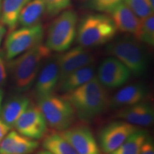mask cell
Instances as JSON below:
<instances>
[{"label": "cell", "instance_id": "obj_4", "mask_svg": "<svg viewBox=\"0 0 154 154\" xmlns=\"http://www.w3.org/2000/svg\"><path fill=\"white\" fill-rule=\"evenodd\" d=\"M106 52L124 63L135 76H141L147 70V53L137 38H118L107 46Z\"/></svg>", "mask_w": 154, "mask_h": 154}, {"label": "cell", "instance_id": "obj_31", "mask_svg": "<svg viewBox=\"0 0 154 154\" xmlns=\"http://www.w3.org/2000/svg\"><path fill=\"white\" fill-rule=\"evenodd\" d=\"M6 33V28L2 24H0V45H1L2 38Z\"/></svg>", "mask_w": 154, "mask_h": 154}, {"label": "cell", "instance_id": "obj_29", "mask_svg": "<svg viewBox=\"0 0 154 154\" xmlns=\"http://www.w3.org/2000/svg\"><path fill=\"white\" fill-rule=\"evenodd\" d=\"M7 66L4 58L0 55V87L4 85L7 79Z\"/></svg>", "mask_w": 154, "mask_h": 154}, {"label": "cell", "instance_id": "obj_5", "mask_svg": "<svg viewBox=\"0 0 154 154\" xmlns=\"http://www.w3.org/2000/svg\"><path fill=\"white\" fill-rule=\"evenodd\" d=\"M78 16L74 10H64L50 25L45 45L50 51L63 52L70 48L76 35Z\"/></svg>", "mask_w": 154, "mask_h": 154}, {"label": "cell", "instance_id": "obj_8", "mask_svg": "<svg viewBox=\"0 0 154 154\" xmlns=\"http://www.w3.org/2000/svg\"><path fill=\"white\" fill-rule=\"evenodd\" d=\"M137 129L136 126L125 121H115L109 123L101 128L99 134L101 150L105 154H110Z\"/></svg>", "mask_w": 154, "mask_h": 154}, {"label": "cell", "instance_id": "obj_16", "mask_svg": "<svg viewBox=\"0 0 154 154\" xmlns=\"http://www.w3.org/2000/svg\"><path fill=\"white\" fill-rule=\"evenodd\" d=\"M116 27L124 33H129L136 36L139 29L141 19L138 18L134 11L124 2L108 12Z\"/></svg>", "mask_w": 154, "mask_h": 154}, {"label": "cell", "instance_id": "obj_35", "mask_svg": "<svg viewBox=\"0 0 154 154\" xmlns=\"http://www.w3.org/2000/svg\"><path fill=\"white\" fill-rule=\"evenodd\" d=\"M150 2H151V5L152 6V7L154 8V0H150Z\"/></svg>", "mask_w": 154, "mask_h": 154}, {"label": "cell", "instance_id": "obj_28", "mask_svg": "<svg viewBox=\"0 0 154 154\" xmlns=\"http://www.w3.org/2000/svg\"><path fill=\"white\" fill-rule=\"evenodd\" d=\"M139 154H154V146L151 138L148 136L140 149Z\"/></svg>", "mask_w": 154, "mask_h": 154}, {"label": "cell", "instance_id": "obj_18", "mask_svg": "<svg viewBox=\"0 0 154 154\" xmlns=\"http://www.w3.org/2000/svg\"><path fill=\"white\" fill-rule=\"evenodd\" d=\"M30 103L29 99L24 95L11 98L3 106L0 113V120L11 129L17 119L26 110Z\"/></svg>", "mask_w": 154, "mask_h": 154}, {"label": "cell", "instance_id": "obj_32", "mask_svg": "<svg viewBox=\"0 0 154 154\" xmlns=\"http://www.w3.org/2000/svg\"><path fill=\"white\" fill-rule=\"evenodd\" d=\"M36 154H52L51 153V152H49V151H47V150H42V151H39L38 152H37V153Z\"/></svg>", "mask_w": 154, "mask_h": 154}, {"label": "cell", "instance_id": "obj_25", "mask_svg": "<svg viewBox=\"0 0 154 154\" xmlns=\"http://www.w3.org/2000/svg\"><path fill=\"white\" fill-rule=\"evenodd\" d=\"M124 2L140 19L153 14L154 8L152 7L150 0H124Z\"/></svg>", "mask_w": 154, "mask_h": 154}, {"label": "cell", "instance_id": "obj_15", "mask_svg": "<svg viewBox=\"0 0 154 154\" xmlns=\"http://www.w3.org/2000/svg\"><path fill=\"white\" fill-rule=\"evenodd\" d=\"M38 145L37 140L11 131L7 133L0 143V154H31Z\"/></svg>", "mask_w": 154, "mask_h": 154}, {"label": "cell", "instance_id": "obj_33", "mask_svg": "<svg viewBox=\"0 0 154 154\" xmlns=\"http://www.w3.org/2000/svg\"><path fill=\"white\" fill-rule=\"evenodd\" d=\"M2 97H3V92H2V90L0 88V109H1V105H2Z\"/></svg>", "mask_w": 154, "mask_h": 154}, {"label": "cell", "instance_id": "obj_26", "mask_svg": "<svg viewBox=\"0 0 154 154\" xmlns=\"http://www.w3.org/2000/svg\"><path fill=\"white\" fill-rule=\"evenodd\" d=\"M46 7V13L50 16L59 14L66 10L72 3V0H41Z\"/></svg>", "mask_w": 154, "mask_h": 154}, {"label": "cell", "instance_id": "obj_12", "mask_svg": "<svg viewBox=\"0 0 154 154\" xmlns=\"http://www.w3.org/2000/svg\"><path fill=\"white\" fill-rule=\"evenodd\" d=\"M94 60V56L86 48L81 46L73 48L62 54H58L59 83L77 69L93 64Z\"/></svg>", "mask_w": 154, "mask_h": 154}, {"label": "cell", "instance_id": "obj_6", "mask_svg": "<svg viewBox=\"0 0 154 154\" xmlns=\"http://www.w3.org/2000/svg\"><path fill=\"white\" fill-rule=\"evenodd\" d=\"M37 106L47 125L59 131L72 126L76 113L71 103L63 96L54 94L38 99Z\"/></svg>", "mask_w": 154, "mask_h": 154}, {"label": "cell", "instance_id": "obj_14", "mask_svg": "<svg viewBox=\"0 0 154 154\" xmlns=\"http://www.w3.org/2000/svg\"><path fill=\"white\" fill-rule=\"evenodd\" d=\"M116 117L134 126H148L153 123V106L149 102L143 101L129 106L123 107L117 112Z\"/></svg>", "mask_w": 154, "mask_h": 154}, {"label": "cell", "instance_id": "obj_1", "mask_svg": "<svg viewBox=\"0 0 154 154\" xmlns=\"http://www.w3.org/2000/svg\"><path fill=\"white\" fill-rule=\"evenodd\" d=\"M63 97L74 108L76 116L85 121L104 112L110 102L107 91L96 76Z\"/></svg>", "mask_w": 154, "mask_h": 154}, {"label": "cell", "instance_id": "obj_11", "mask_svg": "<svg viewBox=\"0 0 154 154\" xmlns=\"http://www.w3.org/2000/svg\"><path fill=\"white\" fill-rule=\"evenodd\" d=\"M78 154H101L100 148L88 126L79 125L59 133Z\"/></svg>", "mask_w": 154, "mask_h": 154}, {"label": "cell", "instance_id": "obj_2", "mask_svg": "<svg viewBox=\"0 0 154 154\" xmlns=\"http://www.w3.org/2000/svg\"><path fill=\"white\" fill-rule=\"evenodd\" d=\"M50 54L51 51L47 46L40 43L19 57L11 59L9 69L18 91H24L31 87L44 61Z\"/></svg>", "mask_w": 154, "mask_h": 154}, {"label": "cell", "instance_id": "obj_20", "mask_svg": "<svg viewBox=\"0 0 154 154\" xmlns=\"http://www.w3.org/2000/svg\"><path fill=\"white\" fill-rule=\"evenodd\" d=\"M30 1L32 0H2L0 17L2 24L10 31L15 29L21 11Z\"/></svg>", "mask_w": 154, "mask_h": 154}, {"label": "cell", "instance_id": "obj_34", "mask_svg": "<svg viewBox=\"0 0 154 154\" xmlns=\"http://www.w3.org/2000/svg\"><path fill=\"white\" fill-rule=\"evenodd\" d=\"M2 0H0V17H1L2 13Z\"/></svg>", "mask_w": 154, "mask_h": 154}, {"label": "cell", "instance_id": "obj_10", "mask_svg": "<svg viewBox=\"0 0 154 154\" xmlns=\"http://www.w3.org/2000/svg\"><path fill=\"white\" fill-rule=\"evenodd\" d=\"M131 75L124 63L112 57L102 61L98 70L97 79L105 88H116L126 84Z\"/></svg>", "mask_w": 154, "mask_h": 154}, {"label": "cell", "instance_id": "obj_23", "mask_svg": "<svg viewBox=\"0 0 154 154\" xmlns=\"http://www.w3.org/2000/svg\"><path fill=\"white\" fill-rule=\"evenodd\" d=\"M42 146L52 154H78L65 138L56 133L46 136Z\"/></svg>", "mask_w": 154, "mask_h": 154}, {"label": "cell", "instance_id": "obj_9", "mask_svg": "<svg viewBox=\"0 0 154 154\" xmlns=\"http://www.w3.org/2000/svg\"><path fill=\"white\" fill-rule=\"evenodd\" d=\"M17 131L32 139H41L47 131V124L38 106L29 103L14 124Z\"/></svg>", "mask_w": 154, "mask_h": 154}, {"label": "cell", "instance_id": "obj_30", "mask_svg": "<svg viewBox=\"0 0 154 154\" xmlns=\"http://www.w3.org/2000/svg\"><path fill=\"white\" fill-rule=\"evenodd\" d=\"M10 128L6 125L5 123L0 120V143L4 137L7 134V133L9 131Z\"/></svg>", "mask_w": 154, "mask_h": 154}, {"label": "cell", "instance_id": "obj_24", "mask_svg": "<svg viewBox=\"0 0 154 154\" xmlns=\"http://www.w3.org/2000/svg\"><path fill=\"white\" fill-rule=\"evenodd\" d=\"M136 38L139 41L154 45V16L150 15L145 19H141V22Z\"/></svg>", "mask_w": 154, "mask_h": 154}, {"label": "cell", "instance_id": "obj_21", "mask_svg": "<svg viewBox=\"0 0 154 154\" xmlns=\"http://www.w3.org/2000/svg\"><path fill=\"white\" fill-rule=\"evenodd\" d=\"M46 7L41 0H32L26 5L19 14L18 23L22 26H31L39 24Z\"/></svg>", "mask_w": 154, "mask_h": 154}, {"label": "cell", "instance_id": "obj_17", "mask_svg": "<svg viewBox=\"0 0 154 154\" xmlns=\"http://www.w3.org/2000/svg\"><path fill=\"white\" fill-rule=\"evenodd\" d=\"M148 94V88L145 84L140 83L131 84L114 94L110 99L109 106L118 109L136 104L143 101Z\"/></svg>", "mask_w": 154, "mask_h": 154}, {"label": "cell", "instance_id": "obj_3", "mask_svg": "<svg viewBox=\"0 0 154 154\" xmlns=\"http://www.w3.org/2000/svg\"><path fill=\"white\" fill-rule=\"evenodd\" d=\"M117 29L110 17L104 14H88L81 21L76 31V40L81 47L88 48L110 42Z\"/></svg>", "mask_w": 154, "mask_h": 154}, {"label": "cell", "instance_id": "obj_22", "mask_svg": "<svg viewBox=\"0 0 154 154\" xmlns=\"http://www.w3.org/2000/svg\"><path fill=\"white\" fill-rule=\"evenodd\" d=\"M149 136L148 132L143 129H138L130 135L117 149L110 154H139L143 142Z\"/></svg>", "mask_w": 154, "mask_h": 154}, {"label": "cell", "instance_id": "obj_7", "mask_svg": "<svg viewBox=\"0 0 154 154\" xmlns=\"http://www.w3.org/2000/svg\"><path fill=\"white\" fill-rule=\"evenodd\" d=\"M44 36V29L41 24L11 31L5 44L7 59L11 60L42 43Z\"/></svg>", "mask_w": 154, "mask_h": 154}, {"label": "cell", "instance_id": "obj_19", "mask_svg": "<svg viewBox=\"0 0 154 154\" xmlns=\"http://www.w3.org/2000/svg\"><path fill=\"white\" fill-rule=\"evenodd\" d=\"M95 66L93 64L82 67L69 74L58 84V91L67 94L74 91L95 76Z\"/></svg>", "mask_w": 154, "mask_h": 154}, {"label": "cell", "instance_id": "obj_13", "mask_svg": "<svg viewBox=\"0 0 154 154\" xmlns=\"http://www.w3.org/2000/svg\"><path fill=\"white\" fill-rule=\"evenodd\" d=\"M36 79L35 94L37 99L52 94L59 79L58 54L49 57L44 61Z\"/></svg>", "mask_w": 154, "mask_h": 154}, {"label": "cell", "instance_id": "obj_27", "mask_svg": "<svg viewBox=\"0 0 154 154\" xmlns=\"http://www.w3.org/2000/svg\"><path fill=\"white\" fill-rule=\"evenodd\" d=\"M124 0H90L88 7L94 10L108 13Z\"/></svg>", "mask_w": 154, "mask_h": 154}]
</instances>
